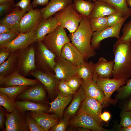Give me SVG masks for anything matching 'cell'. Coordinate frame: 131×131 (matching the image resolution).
Listing matches in <instances>:
<instances>
[{"label":"cell","mask_w":131,"mask_h":131,"mask_svg":"<svg viewBox=\"0 0 131 131\" xmlns=\"http://www.w3.org/2000/svg\"><path fill=\"white\" fill-rule=\"evenodd\" d=\"M115 55L112 74L113 78L131 77V41H117L114 44Z\"/></svg>","instance_id":"1"},{"label":"cell","mask_w":131,"mask_h":131,"mask_svg":"<svg viewBox=\"0 0 131 131\" xmlns=\"http://www.w3.org/2000/svg\"><path fill=\"white\" fill-rule=\"evenodd\" d=\"M75 32L68 34L71 42L83 55L84 60L87 61L96 55L92 48L90 41L93 32L91 27L90 19L83 17Z\"/></svg>","instance_id":"2"},{"label":"cell","mask_w":131,"mask_h":131,"mask_svg":"<svg viewBox=\"0 0 131 131\" xmlns=\"http://www.w3.org/2000/svg\"><path fill=\"white\" fill-rule=\"evenodd\" d=\"M36 42V45H34L36 70L55 74L56 56L42 42Z\"/></svg>","instance_id":"3"},{"label":"cell","mask_w":131,"mask_h":131,"mask_svg":"<svg viewBox=\"0 0 131 131\" xmlns=\"http://www.w3.org/2000/svg\"><path fill=\"white\" fill-rule=\"evenodd\" d=\"M53 16L59 25L67 29L70 33L75 31L83 18L74 9L73 3L56 13Z\"/></svg>","instance_id":"4"},{"label":"cell","mask_w":131,"mask_h":131,"mask_svg":"<svg viewBox=\"0 0 131 131\" xmlns=\"http://www.w3.org/2000/svg\"><path fill=\"white\" fill-rule=\"evenodd\" d=\"M70 41L65 28L59 25L54 31L47 35L42 42L56 57H59L61 56L64 46Z\"/></svg>","instance_id":"5"},{"label":"cell","mask_w":131,"mask_h":131,"mask_svg":"<svg viewBox=\"0 0 131 131\" xmlns=\"http://www.w3.org/2000/svg\"><path fill=\"white\" fill-rule=\"evenodd\" d=\"M33 43L26 48L16 51L18 58L16 69L25 77L29 75L31 72L36 70Z\"/></svg>","instance_id":"6"},{"label":"cell","mask_w":131,"mask_h":131,"mask_svg":"<svg viewBox=\"0 0 131 131\" xmlns=\"http://www.w3.org/2000/svg\"><path fill=\"white\" fill-rule=\"evenodd\" d=\"M126 19H124L113 26H108L99 31L93 32L90 41L92 48L94 50L98 49L101 42L106 38L114 37L119 39L121 27Z\"/></svg>","instance_id":"7"},{"label":"cell","mask_w":131,"mask_h":131,"mask_svg":"<svg viewBox=\"0 0 131 131\" xmlns=\"http://www.w3.org/2000/svg\"><path fill=\"white\" fill-rule=\"evenodd\" d=\"M5 131H29L25 116V113L17 108L6 114L5 123Z\"/></svg>","instance_id":"8"},{"label":"cell","mask_w":131,"mask_h":131,"mask_svg":"<svg viewBox=\"0 0 131 131\" xmlns=\"http://www.w3.org/2000/svg\"><path fill=\"white\" fill-rule=\"evenodd\" d=\"M43 19L40 9H33L24 16L19 26V33H25L35 31Z\"/></svg>","instance_id":"9"},{"label":"cell","mask_w":131,"mask_h":131,"mask_svg":"<svg viewBox=\"0 0 131 131\" xmlns=\"http://www.w3.org/2000/svg\"><path fill=\"white\" fill-rule=\"evenodd\" d=\"M129 78L125 77L118 79H110L94 76L93 79L102 90L105 97L111 99L110 97L113 93L126 83Z\"/></svg>","instance_id":"10"},{"label":"cell","mask_w":131,"mask_h":131,"mask_svg":"<svg viewBox=\"0 0 131 131\" xmlns=\"http://www.w3.org/2000/svg\"><path fill=\"white\" fill-rule=\"evenodd\" d=\"M37 41L35 31L25 33H20L12 41L0 47L6 48L11 52L26 48Z\"/></svg>","instance_id":"11"},{"label":"cell","mask_w":131,"mask_h":131,"mask_svg":"<svg viewBox=\"0 0 131 131\" xmlns=\"http://www.w3.org/2000/svg\"><path fill=\"white\" fill-rule=\"evenodd\" d=\"M54 68L55 77L59 81H66L72 76L77 75V67L61 56L56 57Z\"/></svg>","instance_id":"12"},{"label":"cell","mask_w":131,"mask_h":131,"mask_svg":"<svg viewBox=\"0 0 131 131\" xmlns=\"http://www.w3.org/2000/svg\"><path fill=\"white\" fill-rule=\"evenodd\" d=\"M29 75L34 76L40 82L51 98L57 93V86L59 80L55 74L37 70L31 72Z\"/></svg>","instance_id":"13"},{"label":"cell","mask_w":131,"mask_h":131,"mask_svg":"<svg viewBox=\"0 0 131 131\" xmlns=\"http://www.w3.org/2000/svg\"><path fill=\"white\" fill-rule=\"evenodd\" d=\"M40 82L37 79H32L21 75L16 69L10 75L7 76L0 75V87L21 85L32 86Z\"/></svg>","instance_id":"14"},{"label":"cell","mask_w":131,"mask_h":131,"mask_svg":"<svg viewBox=\"0 0 131 131\" xmlns=\"http://www.w3.org/2000/svg\"><path fill=\"white\" fill-rule=\"evenodd\" d=\"M102 104L93 98L86 97L82 102L79 112L86 114L100 124V118L103 107Z\"/></svg>","instance_id":"15"},{"label":"cell","mask_w":131,"mask_h":131,"mask_svg":"<svg viewBox=\"0 0 131 131\" xmlns=\"http://www.w3.org/2000/svg\"><path fill=\"white\" fill-rule=\"evenodd\" d=\"M45 89L41 82L31 86L26 90L18 95L16 99L43 103L45 102L46 97Z\"/></svg>","instance_id":"16"},{"label":"cell","mask_w":131,"mask_h":131,"mask_svg":"<svg viewBox=\"0 0 131 131\" xmlns=\"http://www.w3.org/2000/svg\"><path fill=\"white\" fill-rule=\"evenodd\" d=\"M69 123L72 126L75 128H84L95 131L104 130L100 124L90 115L83 113L79 112L69 121Z\"/></svg>","instance_id":"17"},{"label":"cell","mask_w":131,"mask_h":131,"mask_svg":"<svg viewBox=\"0 0 131 131\" xmlns=\"http://www.w3.org/2000/svg\"><path fill=\"white\" fill-rule=\"evenodd\" d=\"M81 86L86 97L95 99L102 104L106 102L112 103L115 101L112 99H109L105 97L102 90L94 81L93 79L86 80H83Z\"/></svg>","instance_id":"18"},{"label":"cell","mask_w":131,"mask_h":131,"mask_svg":"<svg viewBox=\"0 0 131 131\" xmlns=\"http://www.w3.org/2000/svg\"><path fill=\"white\" fill-rule=\"evenodd\" d=\"M26 13L20 7L14 6L0 21V23L6 25L12 31L19 32L20 22Z\"/></svg>","instance_id":"19"},{"label":"cell","mask_w":131,"mask_h":131,"mask_svg":"<svg viewBox=\"0 0 131 131\" xmlns=\"http://www.w3.org/2000/svg\"><path fill=\"white\" fill-rule=\"evenodd\" d=\"M45 112L41 111H31L28 113L44 131H48L59 122L60 118L55 114L50 115Z\"/></svg>","instance_id":"20"},{"label":"cell","mask_w":131,"mask_h":131,"mask_svg":"<svg viewBox=\"0 0 131 131\" xmlns=\"http://www.w3.org/2000/svg\"><path fill=\"white\" fill-rule=\"evenodd\" d=\"M61 56L76 67L85 60L80 51L70 42L64 46L62 49Z\"/></svg>","instance_id":"21"},{"label":"cell","mask_w":131,"mask_h":131,"mask_svg":"<svg viewBox=\"0 0 131 131\" xmlns=\"http://www.w3.org/2000/svg\"><path fill=\"white\" fill-rule=\"evenodd\" d=\"M57 96L51 102H48L50 107L47 113L53 112L57 115L60 119L63 118L65 109L71 102L74 95L64 96L57 92Z\"/></svg>","instance_id":"22"},{"label":"cell","mask_w":131,"mask_h":131,"mask_svg":"<svg viewBox=\"0 0 131 131\" xmlns=\"http://www.w3.org/2000/svg\"><path fill=\"white\" fill-rule=\"evenodd\" d=\"M59 25L57 20L52 16L43 19L35 30L37 41L42 42L47 35L54 31Z\"/></svg>","instance_id":"23"},{"label":"cell","mask_w":131,"mask_h":131,"mask_svg":"<svg viewBox=\"0 0 131 131\" xmlns=\"http://www.w3.org/2000/svg\"><path fill=\"white\" fill-rule=\"evenodd\" d=\"M72 3L73 0H50L45 7L40 9L43 19L53 15Z\"/></svg>","instance_id":"24"},{"label":"cell","mask_w":131,"mask_h":131,"mask_svg":"<svg viewBox=\"0 0 131 131\" xmlns=\"http://www.w3.org/2000/svg\"><path fill=\"white\" fill-rule=\"evenodd\" d=\"M114 63V60L108 61L103 57H100L94 64V76L102 78H109L112 75Z\"/></svg>","instance_id":"25"},{"label":"cell","mask_w":131,"mask_h":131,"mask_svg":"<svg viewBox=\"0 0 131 131\" xmlns=\"http://www.w3.org/2000/svg\"><path fill=\"white\" fill-rule=\"evenodd\" d=\"M94 3V7L89 19L108 16L117 11L114 7L107 3L99 0H97Z\"/></svg>","instance_id":"26"},{"label":"cell","mask_w":131,"mask_h":131,"mask_svg":"<svg viewBox=\"0 0 131 131\" xmlns=\"http://www.w3.org/2000/svg\"><path fill=\"white\" fill-rule=\"evenodd\" d=\"M86 96L81 86L76 92L71 103L64 113V116L70 118L76 113Z\"/></svg>","instance_id":"27"},{"label":"cell","mask_w":131,"mask_h":131,"mask_svg":"<svg viewBox=\"0 0 131 131\" xmlns=\"http://www.w3.org/2000/svg\"><path fill=\"white\" fill-rule=\"evenodd\" d=\"M17 108L21 111L25 113L27 111H41L47 112L49 109L43 103L29 100H15Z\"/></svg>","instance_id":"28"},{"label":"cell","mask_w":131,"mask_h":131,"mask_svg":"<svg viewBox=\"0 0 131 131\" xmlns=\"http://www.w3.org/2000/svg\"><path fill=\"white\" fill-rule=\"evenodd\" d=\"M18 58L16 51L12 52L8 58L0 65V75L7 76L16 69Z\"/></svg>","instance_id":"29"},{"label":"cell","mask_w":131,"mask_h":131,"mask_svg":"<svg viewBox=\"0 0 131 131\" xmlns=\"http://www.w3.org/2000/svg\"><path fill=\"white\" fill-rule=\"evenodd\" d=\"M73 7L83 17L89 18L94 7V3L84 0H73Z\"/></svg>","instance_id":"30"},{"label":"cell","mask_w":131,"mask_h":131,"mask_svg":"<svg viewBox=\"0 0 131 131\" xmlns=\"http://www.w3.org/2000/svg\"><path fill=\"white\" fill-rule=\"evenodd\" d=\"M77 73L84 80L93 79L95 74L94 64L92 61L89 62L84 60L77 67Z\"/></svg>","instance_id":"31"},{"label":"cell","mask_w":131,"mask_h":131,"mask_svg":"<svg viewBox=\"0 0 131 131\" xmlns=\"http://www.w3.org/2000/svg\"><path fill=\"white\" fill-rule=\"evenodd\" d=\"M107 3L114 7L117 11L128 18L131 15V9L128 7L126 0H99Z\"/></svg>","instance_id":"32"},{"label":"cell","mask_w":131,"mask_h":131,"mask_svg":"<svg viewBox=\"0 0 131 131\" xmlns=\"http://www.w3.org/2000/svg\"><path fill=\"white\" fill-rule=\"evenodd\" d=\"M31 86H16L0 87V92H2L12 100L15 101L16 97L26 90Z\"/></svg>","instance_id":"33"},{"label":"cell","mask_w":131,"mask_h":131,"mask_svg":"<svg viewBox=\"0 0 131 131\" xmlns=\"http://www.w3.org/2000/svg\"><path fill=\"white\" fill-rule=\"evenodd\" d=\"M107 16L90 19V25L93 32L99 31L108 26Z\"/></svg>","instance_id":"34"},{"label":"cell","mask_w":131,"mask_h":131,"mask_svg":"<svg viewBox=\"0 0 131 131\" xmlns=\"http://www.w3.org/2000/svg\"><path fill=\"white\" fill-rule=\"evenodd\" d=\"M0 106L4 108L8 112L11 113L17 108L15 101L0 92Z\"/></svg>","instance_id":"35"},{"label":"cell","mask_w":131,"mask_h":131,"mask_svg":"<svg viewBox=\"0 0 131 131\" xmlns=\"http://www.w3.org/2000/svg\"><path fill=\"white\" fill-rule=\"evenodd\" d=\"M116 96L118 99L126 98L131 95V78L129 79L126 85L121 87L117 90Z\"/></svg>","instance_id":"36"},{"label":"cell","mask_w":131,"mask_h":131,"mask_svg":"<svg viewBox=\"0 0 131 131\" xmlns=\"http://www.w3.org/2000/svg\"><path fill=\"white\" fill-rule=\"evenodd\" d=\"M82 79L78 75L71 77L65 81L67 85L76 92L82 85Z\"/></svg>","instance_id":"37"},{"label":"cell","mask_w":131,"mask_h":131,"mask_svg":"<svg viewBox=\"0 0 131 131\" xmlns=\"http://www.w3.org/2000/svg\"><path fill=\"white\" fill-rule=\"evenodd\" d=\"M19 32L11 31L7 33L0 34V47L12 41L19 35Z\"/></svg>","instance_id":"38"},{"label":"cell","mask_w":131,"mask_h":131,"mask_svg":"<svg viewBox=\"0 0 131 131\" xmlns=\"http://www.w3.org/2000/svg\"><path fill=\"white\" fill-rule=\"evenodd\" d=\"M57 90V92L62 95L66 96L74 95L76 93L67 85L65 81L62 80L59 81Z\"/></svg>","instance_id":"39"},{"label":"cell","mask_w":131,"mask_h":131,"mask_svg":"<svg viewBox=\"0 0 131 131\" xmlns=\"http://www.w3.org/2000/svg\"><path fill=\"white\" fill-rule=\"evenodd\" d=\"M122 32V35L117 41L123 42L131 41V20L125 24Z\"/></svg>","instance_id":"40"},{"label":"cell","mask_w":131,"mask_h":131,"mask_svg":"<svg viewBox=\"0 0 131 131\" xmlns=\"http://www.w3.org/2000/svg\"><path fill=\"white\" fill-rule=\"evenodd\" d=\"M127 18L124 17L121 12L117 11L107 16L108 26H113Z\"/></svg>","instance_id":"41"},{"label":"cell","mask_w":131,"mask_h":131,"mask_svg":"<svg viewBox=\"0 0 131 131\" xmlns=\"http://www.w3.org/2000/svg\"><path fill=\"white\" fill-rule=\"evenodd\" d=\"M26 121L29 131H44L37 123L36 121L28 113H25Z\"/></svg>","instance_id":"42"},{"label":"cell","mask_w":131,"mask_h":131,"mask_svg":"<svg viewBox=\"0 0 131 131\" xmlns=\"http://www.w3.org/2000/svg\"><path fill=\"white\" fill-rule=\"evenodd\" d=\"M69 118L64 116L59 122L53 127L51 128L49 131H65L69 123Z\"/></svg>","instance_id":"43"},{"label":"cell","mask_w":131,"mask_h":131,"mask_svg":"<svg viewBox=\"0 0 131 131\" xmlns=\"http://www.w3.org/2000/svg\"><path fill=\"white\" fill-rule=\"evenodd\" d=\"M120 125L123 127L131 125V111H124L120 114Z\"/></svg>","instance_id":"44"},{"label":"cell","mask_w":131,"mask_h":131,"mask_svg":"<svg viewBox=\"0 0 131 131\" xmlns=\"http://www.w3.org/2000/svg\"><path fill=\"white\" fill-rule=\"evenodd\" d=\"M31 1V0H20L14 4V6L19 7L23 10L28 12L33 9Z\"/></svg>","instance_id":"45"},{"label":"cell","mask_w":131,"mask_h":131,"mask_svg":"<svg viewBox=\"0 0 131 131\" xmlns=\"http://www.w3.org/2000/svg\"><path fill=\"white\" fill-rule=\"evenodd\" d=\"M14 2L0 4V16L8 13L14 7Z\"/></svg>","instance_id":"46"},{"label":"cell","mask_w":131,"mask_h":131,"mask_svg":"<svg viewBox=\"0 0 131 131\" xmlns=\"http://www.w3.org/2000/svg\"><path fill=\"white\" fill-rule=\"evenodd\" d=\"M11 53L10 51L6 48H0V65L8 58Z\"/></svg>","instance_id":"47"},{"label":"cell","mask_w":131,"mask_h":131,"mask_svg":"<svg viewBox=\"0 0 131 131\" xmlns=\"http://www.w3.org/2000/svg\"><path fill=\"white\" fill-rule=\"evenodd\" d=\"M6 109H4L1 106L0 107V129L3 131H5V128L4 126V124L6 120H5V116L7 114L5 111Z\"/></svg>","instance_id":"48"},{"label":"cell","mask_w":131,"mask_h":131,"mask_svg":"<svg viewBox=\"0 0 131 131\" xmlns=\"http://www.w3.org/2000/svg\"><path fill=\"white\" fill-rule=\"evenodd\" d=\"M50 0H33L31 3L33 8H36L40 5L42 6H46L49 3Z\"/></svg>","instance_id":"49"},{"label":"cell","mask_w":131,"mask_h":131,"mask_svg":"<svg viewBox=\"0 0 131 131\" xmlns=\"http://www.w3.org/2000/svg\"><path fill=\"white\" fill-rule=\"evenodd\" d=\"M111 117L110 113L107 112H105L101 115L100 118L102 120L106 122H108Z\"/></svg>","instance_id":"50"},{"label":"cell","mask_w":131,"mask_h":131,"mask_svg":"<svg viewBox=\"0 0 131 131\" xmlns=\"http://www.w3.org/2000/svg\"><path fill=\"white\" fill-rule=\"evenodd\" d=\"M11 31H12L6 25L2 23H0V34L8 33Z\"/></svg>","instance_id":"51"},{"label":"cell","mask_w":131,"mask_h":131,"mask_svg":"<svg viewBox=\"0 0 131 131\" xmlns=\"http://www.w3.org/2000/svg\"><path fill=\"white\" fill-rule=\"evenodd\" d=\"M125 111H131V100L128 103L126 106V110Z\"/></svg>","instance_id":"52"},{"label":"cell","mask_w":131,"mask_h":131,"mask_svg":"<svg viewBox=\"0 0 131 131\" xmlns=\"http://www.w3.org/2000/svg\"><path fill=\"white\" fill-rule=\"evenodd\" d=\"M121 131H131V125L123 127L121 129Z\"/></svg>","instance_id":"53"},{"label":"cell","mask_w":131,"mask_h":131,"mask_svg":"<svg viewBox=\"0 0 131 131\" xmlns=\"http://www.w3.org/2000/svg\"><path fill=\"white\" fill-rule=\"evenodd\" d=\"M15 0H0V4L3 3L14 2Z\"/></svg>","instance_id":"54"},{"label":"cell","mask_w":131,"mask_h":131,"mask_svg":"<svg viewBox=\"0 0 131 131\" xmlns=\"http://www.w3.org/2000/svg\"><path fill=\"white\" fill-rule=\"evenodd\" d=\"M77 130L79 131H90V130L89 129L82 127L78 128Z\"/></svg>","instance_id":"55"},{"label":"cell","mask_w":131,"mask_h":131,"mask_svg":"<svg viewBox=\"0 0 131 131\" xmlns=\"http://www.w3.org/2000/svg\"><path fill=\"white\" fill-rule=\"evenodd\" d=\"M126 1L128 6L130 7L131 9V0H126Z\"/></svg>","instance_id":"56"},{"label":"cell","mask_w":131,"mask_h":131,"mask_svg":"<svg viewBox=\"0 0 131 131\" xmlns=\"http://www.w3.org/2000/svg\"><path fill=\"white\" fill-rule=\"evenodd\" d=\"M97 0H89V1H93L94 2H95V1H96Z\"/></svg>","instance_id":"57"}]
</instances>
